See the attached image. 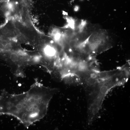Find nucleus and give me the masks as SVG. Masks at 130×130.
<instances>
[{
	"label": "nucleus",
	"instance_id": "f257e3e1",
	"mask_svg": "<svg viewBox=\"0 0 130 130\" xmlns=\"http://www.w3.org/2000/svg\"><path fill=\"white\" fill-rule=\"evenodd\" d=\"M59 91L36 81L23 93L11 94L4 91L1 97L2 113L14 116L28 128L46 115L50 101Z\"/></svg>",
	"mask_w": 130,
	"mask_h": 130
}]
</instances>
